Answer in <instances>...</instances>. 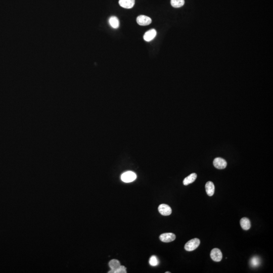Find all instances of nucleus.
<instances>
[{"label": "nucleus", "instance_id": "nucleus-1", "mask_svg": "<svg viewBox=\"0 0 273 273\" xmlns=\"http://www.w3.org/2000/svg\"><path fill=\"white\" fill-rule=\"evenodd\" d=\"M200 241L199 239L194 238L187 242L185 245V249L186 251H192L197 248Z\"/></svg>", "mask_w": 273, "mask_h": 273}, {"label": "nucleus", "instance_id": "nucleus-2", "mask_svg": "<svg viewBox=\"0 0 273 273\" xmlns=\"http://www.w3.org/2000/svg\"><path fill=\"white\" fill-rule=\"evenodd\" d=\"M137 178V175L135 172L129 171L122 174L121 175V179L123 182L125 183H130L132 182Z\"/></svg>", "mask_w": 273, "mask_h": 273}, {"label": "nucleus", "instance_id": "nucleus-3", "mask_svg": "<svg viewBox=\"0 0 273 273\" xmlns=\"http://www.w3.org/2000/svg\"><path fill=\"white\" fill-rule=\"evenodd\" d=\"M210 257L213 261L219 262L222 259L223 254L221 250L218 248H214L211 251Z\"/></svg>", "mask_w": 273, "mask_h": 273}, {"label": "nucleus", "instance_id": "nucleus-4", "mask_svg": "<svg viewBox=\"0 0 273 273\" xmlns=\"http://www.w3.org/2000/svg\"><path fill=\"white\" fill-rule=\"evenodd\" d=\"M137 22L141 26H147L151 23L152 20L148 16L141 15L137 18Z\"/></svg>", "mask_w": 273, "mask_h": 273}, {"label": "nucleus", "instance_id": "nucleus-5", "mask_svg": "<svg viewBox=\"0 0 273 273\" xmlns=\"http://www.w3.org/2000/svg\"><path fill=\"white\" fill-rule=\"evenodd\" d=\"M160 240L165 243H169L175 240V235L172 233L163 234L160 236Z\"/></svg>", "mask_w": 273, "mask_h": 273}, {"label": "nucleus", "instance_id": "nucleus-6", "mask_svg": "<svg viewBox=\"0 0 273 273\" xmlns=\"http://www.w3.org/2000/svg\"><path fill=\"white\" fill-rule=\"evenodd\" d=\"M213 163L215 167L219 169H225L227 166V161L224 159L220 157L215 158L213 160Z\"/></svg>", "mask_w": 273, "mask_h": 273}, {"label": "nucleus", "instance_id": "nucleus-7", "mask_svg": "<svg viewBox=\"0 0 273 273\" xmlns=\"http://www.w3.org/2000/svg\"><path fill=\"white\" fill-rule=\"evenodd\" d=\"M158 211L163 216H169L172 213V209L171 207L166 204H162L158 206Z\"/></svg>", "mask_w": 273, "mask_h": 273}, {"label": "nucleus", "instance_id": "nucleus-8", "mask_svg": "<svg viewBox=\"0 0 273 273\" xmlns=\"http://www.w3.org/2000/svg\"><path fill=\"white\" fill-rule=\"evenodd\" d=\"M157 35V32L156 30L154 29H150V30L147 31V32H146L144 34L143 38L145 41L149 42L151 41L152 40H153Z\"/></svg>", "mask_w": 273, "mask_h": 273}, {"label": "nucleus", "instance_id": "nucleus-9", "mask_svg": "<svg viewBox=\"0 0 273 273\" xmlns=\"http://www.w3.org/2000/svg\"><path fill=\"white\" fill-rule=\"evenodd\" d=\"M135 3V0H119V4L123 8L131 9Z\"/></svg>", "mask_w": 273, "mask_h": 273}, {"label": "nucleus", "instance_id": "nucleus-10", "mask_svg": "<svg viewBox=\"0 0 273 273\" xmlns=\"http://www.w3.org/2000/svg\"><path fill=\"white\" fill-rule=\"evenodd\" d=\"M205 189L207 194L209 196H212L215 193V185L211 181L207 182L205 184Z\"/></svg>", "mask_w": 273, "mask_h": 273}, {"label": "nucleus", "instance_id": "nucleus-11", "mask_svg": "<svg viewBox=\"0 0 273 273\" xmlns=\"http://www.w3.org/2000/svg\"><path fill=\"white\" fill-rule=\"evenodd\" d=\"M120 262L117 259H112L109 262V266L111 270L108 271L109 273H115V270L120 266Z\"/></svg>", "mask_w": 273, "mask_h": 273}, {"label": "nucleus", "instance_id": "nucleus-12", "mask_svg": "<svg viewBox=\"0 0 273 273\" xmlns=\"http://www.w3.org/2000/svg\"><path fill=\"white\" fill-rule=\"evenodd\" d=\"M240 225L244 230H248L251 227V223L248 218H242L240 221Z\"/></svg>", "mask_w": 273, "mask_h": 273}, {"label": "nucleus", "instance_id": "nucleus-13", "mask_svg": "<svg viewBox=\"0 0 273 273\" xmlns=\"http://www.w3.org/2000/svg\"><path fill=\"white\" fill-rule=\"evenodd\" d=\"M197 178V174L195 173H192L190 174L188 177L185 178L183 181V184L185 186L189 185L190 184L193 183Z\"/></svg>", "mask_w": 273, "mask_h": 273}, {"label": "nucleus", "instance_id": "nucleus-14", "mask_svg": "<svg viewBox=\"0 0 273 273\" xmlns=\"http://www.w3.org/2000/svg\"><path fill=\"white\" fill-rule=\"evenodd\" d=\"M109 23L113 29H117L119 26V21L115 16H111L109 19Z\"/></svg>", "mask_w": 273, "mask_h": 273}, {"label": "nucleus", "instance_id": "nucleus-15", "mask_svg": "<svg viewBox=\"0 0 273 273\" xmlns=\"http://www.w3.org/2000/svg\"><path fill=\"white\" fill-rule=\"evenodd\" d=\"M261 264V259L259 257L257 256H254L253 257H252L250 260V264L252 267H259V265Z\"/></svg>", "mask_w": 273, "mask_h": 273}, {"label": "nucleus", "instance_id": "nucleus-16", "mask_svg": "<svg viewBox=\"0 0 273 273\" xmlns=\"http://www.w3.org/2000/svg\"><path fill=\"white\" fill-rule=\"evenodd\" d=\"M171 5L174 8H180L185 4V0H171Z\"/></svg>", "mask_w": 273, "mask_h": 273}, {"label": "nucleus", "instance_id": "nucleus-17", "mask_svg": "<svg viewBox=\"0 0 273 273\" xmlns=\"http://www.w3.org/2000/svg\"><path fill=\"white\" fill-rule=\"evenodd\" d=\"M159 264L158 259L157 258V256H152L151 257H150L149 259V264L151 266H157Z\"/></svg>", "mask_w": 273, "mask_h": 273}, {"label": "nucleus", "instance_id": "nucleus-18", "mask_svg": "<svg viewBox=\"0 0 273 273\" xmlns=\"http://www.w3.org/2000/svg\"><path fill=\"white\" fill-rule=\"evenodd\" d=\"M126 268L125 266L120 265L119 268L115 270V273H126Z\"/></svg>", "mask_w": 273, "mask_h": 273}, {"label": "nucleus", "instance_id": "nucleus-19", "mask_svg": "<svg viewBox=\"0 0 273 273\" xmlns=\"http://www.w3.org/2000/svg\"><path fill=\"white\" fill-rule=\"evenodd\" d=\"M166 273H170V272H169V271H166Z\"/></svg>", "mask_w": 273, "mask_h": 273}]
</instances>
